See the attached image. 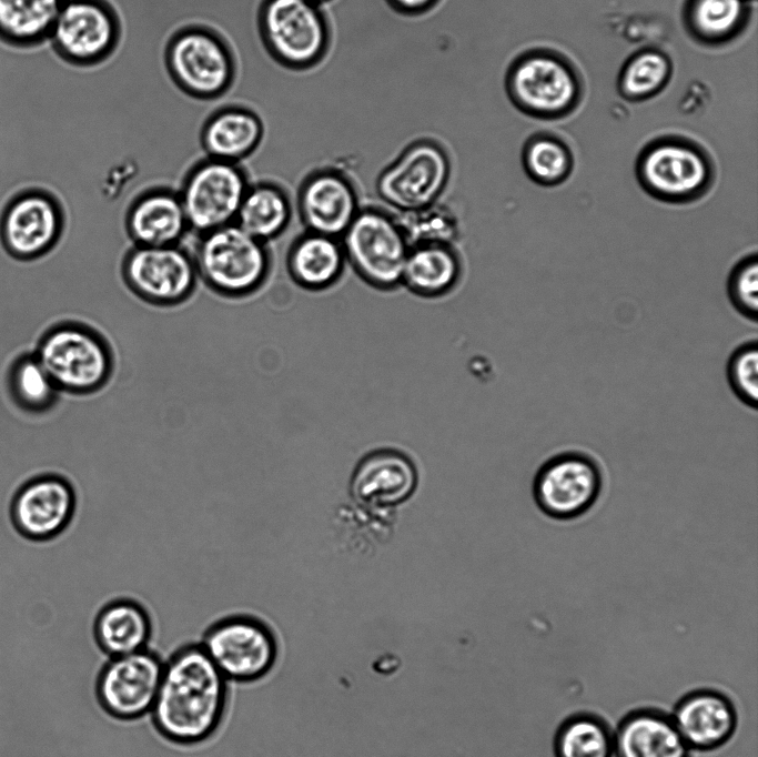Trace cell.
Instances as JSON below:
<instances>
[{"label": "cell", "instance_id": "cell-1", "mask_svg": "<svg viewBox=\"0 0 758 757\" xmlns=\"http://www.w3.org/2000/svg\"><path fill=\"white\" fill-rule=\"evenodd\" d=\"M229 705V682L200 643L182 644L164 660L150 716L155 731L179 746H196L220 729Z\"/></svg>", "mask_w": 758, "mask_h": 757}, {"label": "cell", "instance_id": "cell-2", "mask_svg": "<svg viewBox=\"0 0 758 757\" xmlns=\"http://www.w3.org/2000/svg\"><path fill=\"white\" fill-rule=\"evenodd\" d=\"M504 87L516 110L540 121L572 115L585 97L577 64L549 47H533L515 55L506 69Z\"/></svg>", "mask_w": 758, "mask_h": 757}, {"label": "cell", "instance_id": "cell-3", "mask_svg": "<svg viewBox=\"0 0 758 757\" xmlns=\"http://www.w3.org/2000/svg\"><path fill=\"white\" fill-rule=\"evenodd\" d=\"M635 176L650 198L671 205L698 202L715 186L717 166L709 150L677 133L658 135L644 144L635 161Z\"/></svg>", "mask_w": 758, "mask_h": 757}, {"label": "cell", "instance_id": "cell-4", "mask_svg": "<svg viewBox=\"0 0 758 757\" xmlns=\"http://www.w3.org/2000/svg\"><path fill=\"white\" fill-rule=\"evenodd\" d=\"M191 252L199 282L226 300H243L259 293L273 270L269 244L235 223L196 235Z\"/></svg>", "mask_w": 758, "mask_h": 757}, {"label": "cell", "instance_id": "cell-5", "mask_svg": "<svg viewBox=\"0 0 758 757\" xmlns=\"http://www.w3.org/2000/svg\"><path fill=\"white\" fill-rule=\"evenodd\" d=\"M164 64L184 94L202 101L226 94L237 75V59L229 39L216 28L200 22L172 32L164 47Z\"/></svg>", "mask_w": 758, "mask_h": 757}, {"label": "cell", "instance_id": "cell-6", "mask_svg": "<svg viewBox=\"0 0 758 757\" xmlns=\"http://www.w3.org/2000/svg\"><path fill=\"white\" fill-rule=\"evenodd\" d=\"M256 27L267 54L291 71L317 67L333 43L326 11L310 0H261Z\"/></svg>", "mask_w": 758, "mask_h": 757}, {"label": "cell", "instance_id": "cell-7", "mask_svg": "<svg viewBox=\"0 0 758 757\" xmlns=\"http://www.w3.org/2000/svg\"><path fill=\"white\" fill-rule=\"evenodd\" d=\"M37 357L58 390L79 396L103 388L115 363L107 337L81 317L52 329L41 341Z\"/></svg>", "mask_w": 758, "mask_h": 757}, {"label": "cell", "instance_id": "cell-8", "mask_svg": "<svg viewBox=\"0 0 758 757\" xmlns=\"http://www.w3.org/2000/svg\"><path fill=\"white\" fill-rule=\"evenodd\" d=\"M604 485V471L595 456L582 450H566L550 455L538 466L532 495L547 518L573 522L596 506Z\"/></svg>", "mask_w": 758, "mask_h": 757}, {"label": "cell", "instance_id": "cell-9", "mask_svg": "<svg viewBox=\"0 0 758 757\" xmlns=\"http://www.w3.org/2000/svg\"><path fill=\"white\" fill-rule=\"evenodd\" d=\"M340 240L346 263L367 285L380 291L402 285L410 244L396 216L378 208H361Z\"/></svg>", "mask_w": 758, "mask_h": 757}, {"label": "cell", "instance_id": "cell-10", "mask_svg": "<svg viewBox=\"0 0 758 757\" xmlns=\"http://www.w3.org/2000/svg\"><path fill=\"white\" fill-rule=\"evenodd\" d=\"M199 643L229 683L259 682L272 672L279 658L273 629L264 620L246 614L214 622Z\"/></svg>", "mask_w": 758, "mask_h": 757}, {"label": "cell", "instance_id": "cell-11", "mask_svg": "<svg viewBox=\"0 0 758 757\" xmlns=\"http://www.w3.org/2000/svg\"><path fill=\"white\" fill-rule=\"evenodd\" d=\"M122 32L120 12L110 0H65L48 42L63 62L92 68L117 52Z\"/></svg>", "mask_w": 758, "mask_h": 757}, {"label": "cell", "instance_id": "cell-12", "mask_svg": "<svg viewBox=\"0 0 758 757\" xmlns=\"http://www.w3.org/2000/svg\"><path fill=\"white\" fill-rule=\"evenodd\" d=\"M120 275L138 300L161 309L186 303L200 283L192 252L181 244L131 245L121 259Z\"/></svg>", "mask_w": 758, "mask_h": 757}, {"label": "cell", "instance_id": "cell-13", "mask_svg": "<svg viewBox=\"0 0 758 757\" xmlns=\"http://www.w3.org/2000/svg\"><path fill=\"white\" fill-rule=\"evenodd\" d=\"M251 182L242 163L206 155L194 162L178 189L190 231L199 235L234 223Z\"/></svg>", "mask_w": 758, "mask_h": 757}, {"label": "cell", "instance_id": "cell-14", "mask_svg": "<svg viewBox=\"0 0 758 757\" xmlns=\"http://www.w3.org/2000/svg\"><path fill=\"white\" fill-rule=\"evenodd\" d=\"M452 161L443 143L431 138L414 140L378 174V198L398 213L428 206L445 191Z\"/></svg>", "mask_w": 758, "mask_h": 757}, {"label": "cell", "instance_id": "cell-15", "mask_svg": "<svg viewBox=\"0 0 758 757\" xmlns=\"http://www.w3.org/2000/svg\"><path fill=\"white\" fill-rule=\"evenodd\" d=\"M164 659L149 648L108 657L94 683L101 709L120 721H134L150 715L163 673Z\"/></svg>", "mask_w": 758, "mask_h": 757}, {"label": "cell", "instance_id": "cell-16", "mask_svg": "<svg viewBox=\"0 0 758 757\" xmlns=\"http://www.w3.org/2000/svg\"><path fill=\"white\" fill-rule=\"evenodd\" d=\"M295 210L306 231L340 239L361 206L351 179L340 170L322 168L302 180Z\"/></svg>", "mask_w": 758, "mask_h": 757}, {"label": "cell", "instance_id": "cell-17", "mask_svg": "<svg viewBox=\"0 0 758 757\" xmlns=\"http://www.w3.org/2000/svg\"><path fill=\"white\" fill-rule=\"evenodd\" d=\"M418 486V471L404 452L376 448L355 465L350 478V495L364 507H395L408 501Z\"/></svg>", "mask_w": 758, "mask_h": 757}, {"label": "cell", "instance_id": "cell-18", "mask_svg": "<svg viewBox=\"0 0 758 757\" xmlns=\"http://www.w3.org/2000/svg\"><path fill=\"white\" fill-rule=\"evenodd\" d=\"M691 751L709 753L725 746L735 735L739 715L724 692L701 687L681 696L670 714Z\"/></svg>", "mask_w": 758, "mask_h": 757}, {"label": "cell", "instance_id": "cell-19", "mask_svg": "<svg viewBox=\"0 0 758 757\" xmlns=\"http://www.w3.org/2000/svg\"><path fill=\"white\" fill-rule=\"evenodd\" d=\"M124 230L132 245L181 244L190 231L178 190L151 186L132 199L124 213Z\"/></svg>", "mask_w": 758, "mask_h": 757}, {"label": "cell", "instance_id": "cell-20", "mask_svg": "<svg viewBox=\"0 0 758 757\" xmlns=\"http://www.w3.org/2000/svg\"><path fill=\"white\" fill-rule=\"evenodd\" d=\"M64 226L61 204L44 193H27L16 199L2 220V236L9 251L32 258L49 250Z\"/></svg>", "mask_w": 758, "mask_h": 757}, {"label": "cell", "instance_id": "cell-21", "mask_svg": "<svg viewBox=\"0 0 758 757\" xmlns=\"http://www.w3.org/2000/svg\"><path fill=\"white\" fill-rule=\"evenodd\" d=\"M75 493L71 484L58 476L31 481L17 494L12 514L17 527L34 538L61 532L75 511Z\"/></svg>", "mask_w": 758, "mask_h": 757}, {"label": "cell", "instance_id": "cell-22", "mask_svg": "<svg viewBox=\"0 0 758 757\" xmlns=\"http://www.w3.org/2000/svg\"><path fill=\"white\" fill-rule=\"evenodd\" d=\"M265 125L261 115L241 103L216 108L204 120L200 144L204 155L242 163L261 147Z\"/></svg>", "mask_w": 758, "mask_h": 757}, {"label": "cell", "instance_id": "cell-23", "mask_svg": "<svg viewBox=\"0 0 758 757\" xmlns=\"http://www.w3.org/2000/svg\"><path fill=\"white\" fill-rule=\"evenodd\" d=\"M614 757H691L670 714L638 707L625 714L614 729Z\"/></svg>", "mask_w": 758, "mask_h": 757}, {"label": "cell", "instance_id": "cell-24", "mask_svg": "<svg viewBox=\"0 0 758 757\" xmlns=\"http://www.w3.org/2000/svg\"><path fill=\"white\" fill-rule=\"evenodd\" d=\"M755 0H684L681 22L697 44L718 49L738 41L752 20Z\"/></svg>", "mask_w": 758, "mask_h": 757}, {"label": "cell", "instance_id": "cell-25", "mask_svg": "<svg viewBox=\"0 0 758 757\" xmlns=\"http://www.w3.org/2000/svg\"><path fill=\"white\" fill-rule=\"evenodd\" d=\"M346 264L338 238L306 230L292 241L285 256L290 279L311 292L324 291L336 284Z\"/></svg>", "mask_w": 758, "mask_h": 757}, {"label": "cell", "instance_id": "cell-26", "mask_svg": "<svg viewBox=\"0 0 758 757\" xmlns=\"http://www.w3.org/2000/svg\"><path fill=\"white\" fill-rule=\"evenodd\" d=\"M92 635L105 656H122L150 647L153 623L142 604L131 598H118L97 613Z\"/></svg>", "mask_w": 758, "mask_h": 757}, {"label": "cell", "instance_id": "cell-27", "mask_svg": "<svg viewBox=\"0 0 758 757\" xmlns=\"http://www.w3.org/2000/svg\"><path fill=\"white\" fill-rule=\"evenodd\" d=\"M462 274V259L453 244H415L405 260L402 285L417 296L436 299L451 293Z\"/></svg>", "mask_w": 758, "mask_h": 757}, {"label": "cell", "instance_id": "cell-28", "mask_svg": "<svg viewBox=\"0 0 758 757\" xmlns=\"http://www.w3.org/2000/svg\"><path fill=\"white\" fill-rule=\"evenodd\" d=\"M294 205L287 191L270 180L252 181L241 202L235 224L270 244L290 226Z\"/></svg>", "mask_w": 758, "mask_h": 757}, {"label": "cell", "instance_id": "cell-29", "mask_svg": "<svg viewBox=\"0 0 758 757\" xmlns=\"http://www.w3.org/2000/svg\"><path fill=\"white\" fill-rule=\"evenodd\" d=\"M65 0H0V42L31 49L47 42Z\"/></svg>", "mask_w": 758, "mask_h": 757}, {"label": "cell", "instance_id": "cell-30", "mask_svg": "<svg viewBox=\"0 0 758 757\" xmlns=\"http://www.w3.org/2000/svg\"><path fill=\"white\" fill-rule=\"evenodd\" d=\"M522 165L534 183L555 188L565 183L573 174L575 155L560 134L542 130L532 133L524 142Z\"/></svg>", "mask_w": 758, "mask_h": 757}, {"label": "cell", "instance_id": "cell-31", "mask_svg": "<svg viewBox=\"0 0 758 757\" xmlns=\"http://www.w3.org/2000/svg\"><path fill=\"white\" fill-rule=\"evenodd\" d=\"M553 751L555 757H614V730L598 714H570L555 731Z\"/></svg>", "mask_w": 758, "mask_h": 757}, {"label": "cell", "instance_id": "cell-32", "mask_svg": "<svg viewBox=\"0 0 758 757\" xmlns=\"http://www.w3.org/2000/svg\"><path fill=\"white\" fill-rule=\"evenodd\" d=\"M673 72V60L666 51L656 47L640 49L623 64L617 91L628 102L650 100L667 88Z\"/></svg>", "mask_w": 758, "mask_h": 757}, {"label": "cell", "instance_id": "cell-33", "mask_svg": "<svg viewBox=\"0 0 758 757\" xmlns=\"http://www.w3.org/2000/svg\"><path fill=\"white\" fill-rule=\"evenodd\" d=\"M396 219L410 246L422 243L454 245L459 235L455 213L439 202L414 211L401 212Z\"/></svg>", "mask_w": 758, "mask_h": 757}, {"label": "cell", "instance_id": "cell-34", "mask_svg": "<svg viewBox=\"0 0 758 757\" xmlns=\"http://www.w3.org/2000/svg\"><path fill=\"white\" fill-rule=\"evenodd\" d=\"M10 384L18 402L33 410L51 405L58 393L57 386L36 355L23 356L13 365Z\"/></svg>", "mask_w": 758, "mask_h": 757}, {"label": "cell", "instance_id": "cell-35", "mask_svg": "<svg viewBox=\"0 0 758 757\" xmlns=\"http://www.w3.org/2000/svg\"><path fill=\"white\" fill-rule=\"evenodd\" d=\"M726 375L728 385L745 406L758 408V344L756 340L745 342L730 354Z\"/></svg>", "mask_w": 758, "mask_h": 757}, {"label": "cell", "instance_id": "cell-36", "mask_svg": "<svg viewBox=\"0 0 758 757\" xmlns=\"http://www.w3.org/2000/svg\"><path fill=\"white\" fill-rule=\"evenodd\" d=\"M727 295L734 309L745 319L758 320V255L742 256L730 270Z\"/></svg>", "mask_w": 758, "mask_h": 757}, {"label": "cell", "instance_id": "cell-37", "mask_svg": "<svg viewBox=\"0 0 758 757\" xmlns=\"http://www.w3.org/2000/svg\"><path fill=\"white\" fill-rule=\"evenodd\" d=\"M385 2L397 14L420 17L434 10L442 0H385Z\"/></svg>", "mask_w": 758, "mask_h": 757}, {"label": "cell", "instance_id": "cell-38", "mask_svg": "<svg viewBox=\"0 0 758 757\" xmlns=\"http://www.w3.org/2000/svg\"><path fill=\"white\" fill-rule=\"evenodd\" d=\"M310 1H312V2H314V3H317V4H320V6H323L324 3L330 2V1H332V0H310Z\"/></svg>", "mask_w": 758, "mask_h": 757}]
</instances>
